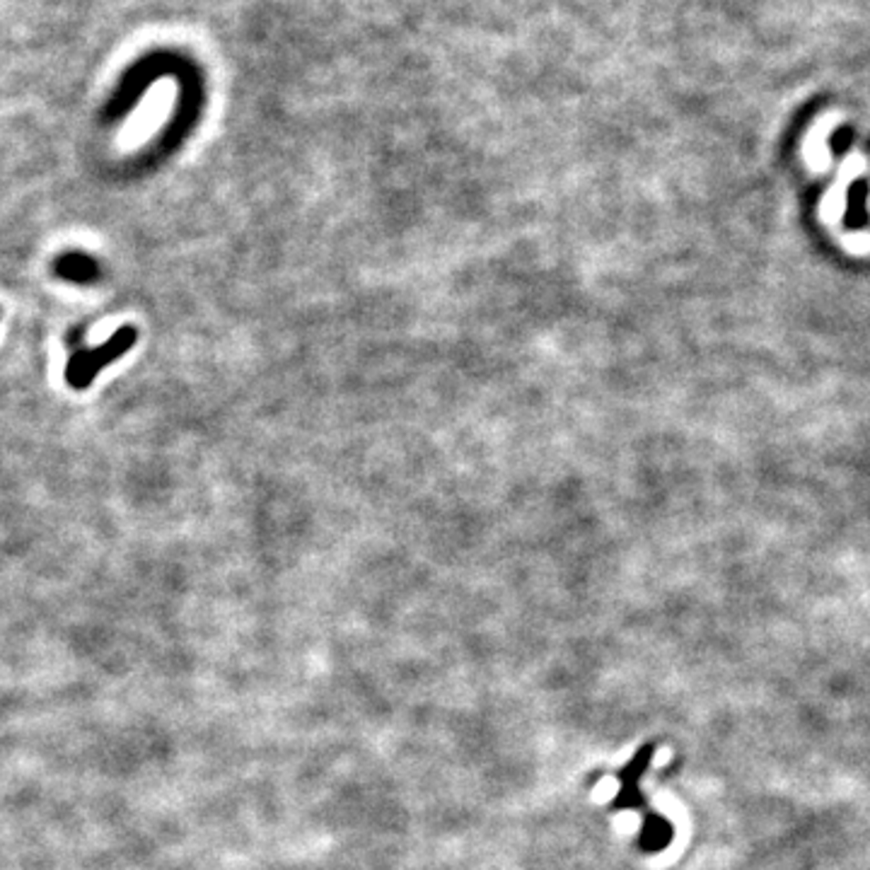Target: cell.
I'll return each mask as SVG.
<instances>
[{
	"label": "cell",
	"mask_w": 870,
	"mask_h": 870,
	"mask_svg": "<svg viewBox=\"0 0 870 870\" xmlns=\"http://www.w3.org/2000/svg\"><path fill=\"white\" fill-rule=\"evenodd\" d=\"M54 269L58 276L73 281V284H90L99 276V264L85 252H68V254L58 256Z\"/></svg>",
	"instance_id": "4"
},
{
	"label": "cell",
	"mask_w": 870,
	"mask_h": 870,
	"mask_svg": "<svg viewBox=\"0 0 870 870\" xmlns=\"http://www.w3.org/2000/svg\"><path fill=\"white\" fill-rule=\"evenodd\" d=\"M865 201H868V181L856 180L849 187V193H846L844 225L849 230H861L868 225V208H865Z\"/></svg>",
	"instance_id": "5"
},
{
	"label": "cell",
	"mask_w": 870,
	"mask_h": 870,
	"mask_svg": "<svg viewBox=\"0 0 870 870\" xmlns=\"http://www.w3.org/2000/svg\"><path fill=\"white\" fill-rule=\"evenodd\" d=\"M851 143H854V131H851V129H839V131L829 139V148H832V152H836V155H844V152L851 148Z\"/></svg>",
	"instance_id": "6"
},
{
	"label": "cell",
	"mask_w": 870,
	"mask_h": 870,
	"mask_svg": "<svg viewBox=\"0 0 870 870\" xmlns=\"http://www.w3.org/2000/svg\"><path fill=\"white\" fill-rule=\"evenodd\" d=\"M656 754V745L646 742L634 752V757L619 769L616 779H619V793L612 801V810H648V801L641 791L643 773L648 772L650 761Z\"/></svg>",
	"instance_id": "2"
},
{
	"label": "cell",
	"mask_w": 870,
	"mask_h": 870,
	"mask_svg": "<svg viewBox=\"0 0 870 870\" xmlns=\"http://www.w3.org/2000/svg\"><path fill=\"white\" fill-rule=\"evenodd\" d=\"M139 338L136 326H121L114 337H109L102 346L95 348H85V351H76L70 356L68 368H66V380L73 389H88L90 382L97 375L102 373V368L111 360L121 358Z\"/></svg>",
	"instance_id": "1"
},
{
	"label": "cell",
	"mask_w": 870,
	"mask_h": 870,
	"mask_svg": "<svg viewBox=\"0 0 870 870\" xmlns=\"http://www.w3.org/2000/svg\"><path fill=\"white\" fill-rule=\"evenodd\" d=\"M675 842V827L672 822L665 815L656 813V810H643L641 832L636 836V846L648 856L663 854L670 844Z\"/></svg>",
	"instance_id": "3"
}]
</instances>
